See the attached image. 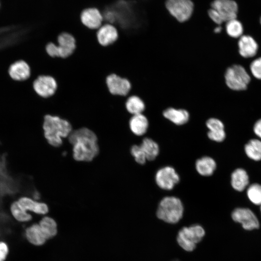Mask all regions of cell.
<instances>
[{"label": "cell", "instance_id": "cell-30", "mask_svg": "<svg viewBox=\"0 0 261 261\" xmlns=\"http://www.w3.org/2000/svg\"><path fill=\"white\" fill-rule=\"evenodd\" d=\"M10 209L12 215L18 221L27 222L29 221L32 218L29 213L19 205L17 201L12 203Z\"/></svg>", "mask_w": 261, "mask_h": 261}, {"label": "cell", "instance_id": "cell-18", "mask_svg": "<svg viewBox=\"0 0 261 261\" xmlns=\"http://www.w3.org/2000/svg\"><path fill=\"white\" fill-rule=\"evenodd\" d=\"M10 76L14 80L23 81L30 76V69L28 64L24 60H18L10 65L8 70Z\"/></svg>", "mask_w": 261, "mask_h": 261}, {"label": "cell", "instance_id": "cell-10", "mask_svg": "<svg viewBox=\"0 0 261 261\" xmlns=\"http://www.w3.org/2000/svg\"><path fill=\"white\" fill-rule=\"evenodd\" d=\"M180 180L179 176L174 169L171 166H165L159 169L155 175L157 185L164 190H171Z\"/></svg>", "mask_w": 261, "mask_h": 261}, {"label": "cell", "instance_id": "cell-2", "mask_svg": "<svg viewBox=\"0 0 261 261\" xmlns=\"http://www.w3.org/2000/svg\"><path fill=\"white\" fill-rule=\"evenodd\" d=\"M71 124L67 120L58 116H44L43 130L44 137L48 143L58 147L62 143V138L68 137L72 130Z\"/></svg>", "mask_w": 261, "mask_h": 261}, {"label": "cell", "instance_id": "cell-28", "mask_svg": "<svg viewBox=\"0 0 261 261\" xmlns=\"http://www.w3.org/2000/svg\"><path fill=\"white\" fill-rule=\"evenodd\" d=\"M39 225L47 240L57 234V225L52 218L45 217L40 221Z\"/></svg>", "mask_w": 261, "mask_h": 261}, {"label": "cell", "instance_id": "cell-23", "mask_svg": "<svg viewBox=\"0 0 261 261\" xmlns=\"http://www.w3.org/2000/svg\"><path fill=\"white\" fill-rule=\"evenodd\" d=\"M26 236L28 241L35 246L43 245L47 240L39 224L28 227L26 230Z\"/></svg>", "mask_w": 261, "mask_h": 261}, {"label": "cell", "instance_id": "cell-37", "mask_svg": "<svg viewBox=\"0 0 261 261\" xmlns=\"http://www.w3.org/2000/svg\"><path fill=\"white\" fill-rule=\"evenodd\" d=\"M260 211H261V205H260Z\"/></svg>", "mask_w": 261, "mask_h": 261}, {"label": "cell", "instance_id": "cell-35", "mask_svg": "<svg viewBox=\"0 0 261 261\" xmlns=\"http://www.w3.org/2000/svg\"><path fill=\"white\" fill-rule=\"evenodd\" d=\"M8 253L7 245L3 242L0 241V261H4Z\"/></svg>", "mask_w": 261, "mask_h": 261}, {"label": "cell", "instance_id": "cell-14", "mask_svg": "<svg viewBox=\"0 0 261 261\" xmlns=\"http://www.w3.org/2000/svg\"><path fill=\"white\" fill-rule=\"evenodd\" d=\"M80 20L84 26L90 29H98L103 24V16L101 11L95 7L84 9L80 14Z\"/></svg>", "mask_w": 261, "mask_h": 261}, {"label": "cell", "instance_id": "cell-31", "mask_svg": "<svg viewBox=\"0 0 261 261\" xmlns=\"http://www.w3.org/2000/svg\"><path fill=\"white\" fill-rule=\"evenodd\" d=\"M205 126L209 131L225 130L224 123L219 119L210 117L205 122Z\"/></svg>", "mask_w": 261, "mask_h": 261}, {"label": "cell", "instance_id": "cell-5", "mask_svg": "<svg viewBox=\"0 0 261 261\" xmlns=\"http://www.w3.org/2000/svg\"><path fill=\"white\" fill-rule=\"evenodd\" d=\"M76 47L74 37L70 33L63 32L58 37V44L49 43L45 49L47 54L52 58H66L71 56Z\"/></svg>", "mask_w": 261, "mask_h": 261}, {"label": "cell", "instance_id": "cell-8", "mask_svg": "<svg viewBox=\"0 0 261 261\" xmlns=\"http://www.w3.org/2000/svg\"><path fill=\"white\" fill-rule=\"evenodd\" d=\"M19 182L10 175L6 168L5 157H0V198L18 192Z\"/></svg>", "mask_w": 261, "mask_h": 261}, {"label": "cell", "instance_id": "cell-34", "mask_svg": "<svg viewBox=\"0 0 261 261\" xmlns=\"http://www.w3.org/2000/svg\"><path fill=\"white\" fill-rule=\"evenodd\" d=\"M208 137L211 140L217 142H222L226 137L225 130L209 131L207 132Z\"/></svg>", "mask_w": 261, "mask_h": 261}, {"label": "cell", "instance_id": "cell-27", "mask_svg": "<svg viewBox=\"0 0 261 261\" xmlns=\"http://www.w3.org/2000/svg\"><path fill=\"white\" fill-rule=\"evenodd\" d=\"M224 28L226 33L231 38L237 39L243 35L244 32L243 25L236 18L226 22Z\"/></svg>", "mask_w": 261, "mask_h": 261}, {"label": "cell", "instance_id": "cell-15", "mask_svg": "<svg viewBox=\"0 0 261 261\" xmlns=\"http://www.w3.org/2000/svg\"><path fill=\"white\" fill-rule=\"evenodd\" d=\"M96 35L99 44L102 46H107L117 40L118 33L115 26L104 23L97 30Z\"/></svg>", "mask_w": 261, "mask_h": 261}, {"label": "cell", "instance_id": "cell-6", "mask_svg": "<svg viewBox=\"0 0 261 261\" xmlns=\"http://www.w3.org/2000/svg\"><path fill=\"white\" fill-rule=\"evenodd\" d=\"M205 234L203 228L199 225L185 227L178 233L177 241L179 245L185 250L191 251L196 247Z\"/></svg>", "mask_w": 261, "mask_h": 261}, {"label": "cell", "instance_id": "cell-16", "mask_svg": "<svg viewBox=\"0 0 261 261\" xmlns=\"http://www.w3.org/2000/svg\"><path fill=\"white\" fill-rule=\"evenodd\" d=\"M237 44L238 54L242 58L253 57L258 52V44L250 36L243 35L238 39Z\"/></svg>", "mask_w": 261, "mask_h": 261}, {"label": "cell", "instance_id": "cell-38", "mask_svg": "<svg viewBox=\"0 0 261 261\" xmlns=\"http://www.w3.org/2000/svg\"><path fill=\"white\" fill-rule=\"evenodd\" d=\"M260 22H261V19H260Z\"/></svg>", "mask_w": 261, "mask_h": 261}, {"label": "cell", "instance_id": "cell-4", "mask_svg": "<svg viewBox=\"0 0 261 261\" xmlns=\"http://www.w3.org/2000/svg\"><path fill=\"white\" fill-rule=\"evenodd\" d=\"M226 86L230 90L240 92L246 90L250 81V77L246 69L240 64L229 66L224 73Z\"/></svg>", "mask_w": 261, "mask_h": 261}, {"label": "cell", "instance_id": "cell-36", "mask_svg": "<svg viewBox=\"0 0 261 261\" xmlns=\"http://www.w3.org/2000/svg\"><path fill=\"white\" fill-rule=\"evenodd\" d=\"M253 131L255 134L261 139V119L255 122L253 127Z\"/></svg>", "mask_w": 261, "mask_h": 261}, {"label": "cell", "instance_id": "cell-19", "mask_svg": "<svg viewBox=\"0 0 261 261\" xmlns=\"http://www.w3.org/2000/svg\"><path fill=\"white\" fill-rule=\"evenodd\" d=\"M129 127L134 134L143 135L148 130V120L143 114L132 115L129 121Z\"/></svg>", "mask_w": 261, "mask_h": 261}, {"label": "cell", "instance_id": "cell-20", "mask_svg": "<svg viewBox=\"0 0 261 261\" xmlns=\"http://www.w3.org/2000/svg\"><path fill=\"white\" fill-rule=\"evenodd\" d=\"M17 202L19 205L27 212L30 211L37 214L44 215L48 212L46 204L34 201L28 197H21Z\"/></svg>", "mask_w": 261, "mask_h": 261}, {"label": "cell", "instance_id": "cell-13", "mask_svg": "<svg viewBox=\"0 0 261 261\" xmlns=\"http://www.w3.org/2000/svg\"><path fill=\"white\" fill-rule=\"evenodd\" d=\"M211 7L218 12L223 23L237 17L238 6L233 0H214Z\"/></svg>", "mask_w": 261, "mask_h": 261}, {"label": "cell", "instance_id": "cell-11", "mask_svg": "<svg viewBox=\"0 0 261 261\" xmlns=\"http://www.w3.org/2000/svg\"><path fill=\"white\" fill-rule=\"evenodd\" d=\"M33 87L39 96L47 98L55 93L58 85L57 81L52 76L40 75L33 82Z\"/></svg>", "mask_w": 261, "mask_h": 261}, {"label": "cell", "instance_id": "cell-22", "mask_svg": "<svg viewBox=\"0 0 261 261\" xmlns=\"http://www.w3.org/2000/svg\"><path fill=\"white\" fill-rule=\"evenodd\" d=\"M216 167V161L210 157H203L197 160L195 163V168L197 172L202 176L211 175Z\"/></svg>", "mask_w": 261, "mask_h": 261}, {"label": "cell", "instance_id": "cell-25", "mask_svg": "<svg viewBox=\"0 0 261 261\" xmlns=\"http://www.w3.org/2000/svg\"><path fill=\"white\" fill-rule=\"evenodd\" d=\"M140 146L145 153L147 160H153L159 155L160 151L159 145L150 138H144Z\"/></svg>", "mask_w": 261, "mask_h": 261}, {"label": "cell", "instance_id": "cell-29", "mask_svg": "<svg viewBox=\"0 0 261 261\" xmlns=\"http://www.w3.org/2000/svg\"><path fill=\"white\" fill-rule=\"evenodd\" d=\"M246 194L250 201L257 205H261V185L253 183L247 188Z\"/></svg>", "mask_w": 261, "mask_h": 261}, {"label": "cell", "instance_id": "cell-21", "mask_svg": "<svg viewBox=\"0 0 261 261\" xmlns=\"http://www.w3.org/2000/svg\"><path fill=\"white\" fill-rule=\"evenodd\" d=\"M249 184V177L246 172L242 168L235 169L231 175L232 187L238 191H243Z\"/></svg>", "mask_w": 261, "mask_h": 261}, {"label": "cell", "instance_id": "cell-17", "mask_svg": "<svg viewBox=\"0 0 261 261\" xmlns=\"http://www.w3.org/2000/svg\"><path fill=\"white\" fill-rule=\"evenodd\" d=\"M162 115L165 119L177 126L186 124L190 117L189 114L187 110L174 107H169L165 109Z\"/></svg>", "mask_w": 261, "mask_h": 261}, {"label": "cell", "instance_id": "cell-9", "mask_svg": "<svg viewBox=\"0 0 261 261\" xmlns=\"http://www.w3.org/2000/svg\"><path fill=\"white\" fill-rule=\"evenodd\" d=\"M232 218L234 221L240 223L245 230L252 231L260 228V224L257 217L248 208H235L232 212Z\"/></svg>", "mask_w": 261, "mask_h": 261}, {"label": "cell", "instance_id": "cell-12", "mask_svg": "<svg viewBox=\"0 0 261 261\" xmlns=\"http://www.w3.org/2000/svg\"><path fill=\"white\" fill-rule=\"evenodd\" d=\"M106 84L109 92L113 95L128 96L131 89L130 83L127 79L115 73L107 76Z\"/></svg>", "mask_w": 261, "mask_h": 261}, {"label": "cell", "instance_id": "cell-32", "mask_svg": "<svg viewBox=\"0 0 261 261\" xmlns=\"http://www.w3.org/2000/svg\"><path fill=\"white\" fill-rule=\"evenodd\" d=\"M130 153L135 161L139 164H144L147 160L145 154L140 145H132L130 149Z\"/></svg>", "mask_w": 261, "mask_h": 261}, {"label": "cell", "instance_id": "cell-33", "mask_svg": "<svg viewBox=\"0 0 261 261\" xmlns=\"http://www.w3.org/2000/svg\"><path fill=\"white\" fill-rule=\"evenodd\" d=\"M250 70L255 78L261 80V57L254 59L251 62Z\"/></svg>", "mask_w": 261, "mask_h": 261}, {"label": "cell", "instance_id": "cell-1", "mask_svg": "<svg viewBox=\"0 0 261 261\" xmlns=\"http://www.w3.org/2000/svg\"><path fill=\"white\" fill-rule=\"evenodd\" d=\"M68 137L73 145V157L80 161H90L99 152L97 137L95 132L87 127L73 129Z\"/></svg>", "mask_w": 261, "mask_h": 261}, {"label": "cell", "instance_id": "cell-24", "mask_svg": "<svg viewBox=\"0 0 261 261\" xmlns=\"http://www.w3.org/2000/svg\"><path fill=\"white\" fill-rule=\"evenodd\" d=\"M125 107L128 112L131 115L143 114L145 109V104L143 100L138 96H129L125 102Z\"/></svg>", "mask_w": 261, "mask_h": 261}, {"label": "cell", "instance_id": "cell-26", "mask_svg": "<svg viewBox=\"0 0 261 261\" xmlns=\"http://www.w3.org/2000/svg\"><path fill=\"white\" fill-rule=\"evenodd\" d=\"M246 156L255 161L261 160V141L253 139L249 140L245 145Z\"/></svg>", "mask_w": 261, "mask_h": 261}, {"label": "cell", "instance_id": "cell-3", "mask_svg": "<svg viewBox=\"0 0 261 261\" xmlns=\"http://www.w3.org/2000/svg\"><path fill=\"white\" fill-rule=\"evenodd\" d=\"M184 207L182 202L174 196H167L160 202L156 215L157 217L164 222L174 224L182 218Z\"/></svg>", "mask_w": 261, "mask_h": 261}, {"label": "cell", "instance_id": "cell-7", "mask_svg": "<svg viewBox=\"0 0 261 261\" xmlns=\"http://www.w3.org/2000/svg\"><path fill=\"white\" fill-rule=\"evenodd\" d=\"M165 6L173 17L180 23L190 19L194 9V4L191 0H166Z\"/></svg>", "mask_w": 261, "mask_h": 261}]
</instances>
